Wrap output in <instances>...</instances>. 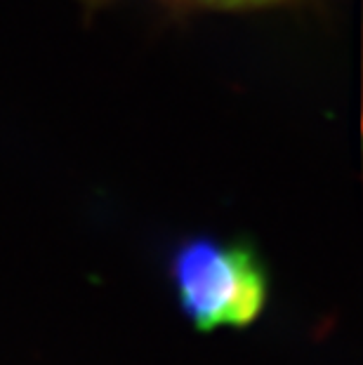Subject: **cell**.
<instances>
[{
	"label": "cell",
	"mask_w": 363,
	"mask_h": 365,
	"mask_svg": "<svg viewBox=\"0 0 363 365\" xmlns=\"http://www.w3.org/2000/svg\"><path fill=\"white\" fill-rule=\"evenodd\" d=\"M177 312L200 335L252 328L272 302V269L250 238L191 234L165 259Z\"/></svg>",
	"instance_id": "obj_1"
},
{
	"label": "cell",
	"mask_w": 363,
	"mask_h": 365,
	"mask_svg": "<svg viewBox=\"0 0 363 365\" xmlns=\"http://www.w3.org/2000/svg\"><path fill=\"white\" fill-rule=\"evenodd\" d=\"M175 12H243L290 3V0H163Z\"/></svg>",
	"instance_id": "obj_2"
},
{
	"label": "cell",
	"mask_w": 363,
	"mask_h": 365,
	"mask_svg": "<svg viewBox=\"0 0 363 365\" xmlns=\"http://www.w3.org/2000/svg\"><path fill=\"white\" fill-rule=\"evenodd\" d=\"M83 3H88V5H99V3H106V0H83Z\"/></svg>",
	"instance_id": "obj_3"
}]
</instances>
